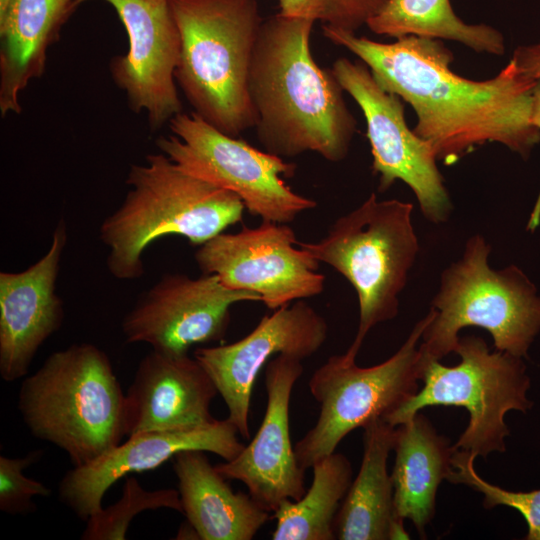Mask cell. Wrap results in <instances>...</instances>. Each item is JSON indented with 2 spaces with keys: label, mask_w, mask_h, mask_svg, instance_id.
Here are the masks:
<instances>
[{
  "label": "cell",
  "mask_w": 540,
  "mask_h": 540,
  "mask_svg": "<svg viewBox=\"0 0 540 540\" xmlns=\"http://www.w3.org/2000/svg\"><path fill=\"white\" fill-rule=\"evenodd\" d=\"M322 32L361 60L385 91L412 107L413 131L444 165L490 142L528 159L540 143L531 118L537 81L511 59L496 76L477 81L452 71L454 55L442 40L405 36L382 43L326 25Z\"/></svg>",
  "instance_id": "obj_1"
},
{
  "label": "cell",
  "mask_w": 540,
  "mask_h": 540,
  "mask_svg": "<svg viewBox=\"0 0 540 540\" xmlns=\"http://www.w3.org/2000/svg\"><path fill=\"white\" fill-rule=\"evenodd\" d=\"M90 0H78V4ZM122 22L129 48L111 62L115 83L126 92L135 112H145L157 129L181 113L175 84L180 57V35L168 3L147 0H102Z\"/></svg>",
  "instance_id": "obj_15"
},
{
  "label": "cell",
  "mask_w": 540,
  "mask_h": 540,
  "mask_svg": "<svg viewBox=\"0 0 540 540\" xmlns=\"http://www.w3.org/2000/svg\"><path fill=\"white\" fill-rule=\"evenodd\" d=\"M314 23L280 13L263 20L249 77L256 134L265 151L283 159L315 152L340 162L357 122L332 71L312 56Z\"/></svg>",
  "instance_id": "obj_2"
},
{
  "label": "cell",
  "mask_w": 540,
  "mask_h": 540,
  "mask_svg": "<svg viewBox=\"0 0 540 540\" xmlns=\"http://www.w3.org/2000/svg\"><path fill=\"white\" fill-rule=\"evenodd\" d=\"M476 458L467 451L455 449L453 470L447 480L464 484L484 495L483 506L492 509L508 506L517 510L527 524L525 540H540V489L528 492L509 491L483 480L474 469Z\"/></svg>",
  "instance_id": "obj_27"
},
{
  "label": "cell",
  "mask_w": 540,
  "mask_h": 540,
  "mask_svg": "<svg viewBox=\"0 0 540 540\" xmlns=\"http://www.w3.org/2000/svg\"><path fill=\"white\" fill-rule=\"evenodd\" d=\"M302 360L280 354L265 365L267 405L251 442L232 460L215 465L227 480L242 482L265 510L274 512L286 499L306 492L304 472L296 459L289 430V405Z\"/></svg>",
  "instance_id": "obj_17"
},
{
  "label": "cell",
  "mask_w": 540,
  "mask_h": 540,
  "mask_svg": "<svg viewBox=\"0 0 540 540\" xmlns=\"http://www.w3.org/2000/svg\"><path fill=\"white\" fill-rule=\"evenodd\" d=\"M510 59L522 74L540 81V41L517 46Z\"/></svg>",
  "instance_id": "obj_30"
},
{
  "label": "cell",
  "mask_w": 540,
  "mask_h": 540,
  "mask_svg": "<svg viewBox=\"0 0 540 540\" xmlns=\"http://www.w3.org/2000/svg\"><path fill=\"white\" fill-rule=\"evenodd\" d=\"M42 451H32L24 457L0 456V509L18 515L36 510L34 497H48L51 490L43 483L26 477L24 469L37 462Z\"/></svg>",
  "instance_id": "obj_29"
},
{
  "label": "cell",
  "mask_w": 540,
  "mask_h": 540,
  "mask_svg": "<svg viewBox=\"0 0 540 540\" xmlns=\"http://www.w3.org/2000/svg\"><path fill=\"white\" fill-rule=\"evenodd\" d=\"M161 508L183 512L178 490H146L135 477H128L119 500L106 508L102 507L86 520L81 539L124 540L129 525L137 514Z\"/></svg>",
  "instance_id": "obj_26"
},
{
  "label": "cell",
  "mask_w": 540,
  "mask_h": 540,
  "mask_svg": "<svg viewBox=\"0 0 540 540\" xmlns=\"http://www.w3.org/2000/svg\"><path fill=\"white\" fill-rule=\"evenodd\" d=\"M169 124L173 135L157 139L159 150L185 172L237 195L251 215L288 224L317 206L283 179L294 175L295 164L221 132L195 112H181Z\"/></svg>",
  "instance_id": "obj_10"
},
{
  "label": "cell",
  "mask_w": 540,
  "mask_h": 540,
  "mask_svg": "<svg viewBox=\"0 0 540 540\" xmlns=\"http://www.w3.org/2000/svg\"><path fill=\"white\" fill-rule=\"evenodd\" d=\"M153 4H166L168 3V0H147Z\"/></svg>",
  "instance_id": "obj_34"
},
{
  "label": "cell",
  "mask_w": 540,
  "mask_h": 540,
  "mask_svg": "<svg viewBox=\"0 0 540 540\" xmlns=\"http://www.w3.org/2000/svg\"><path fill=\"white\" fill-rule=\"evenodd\" d=\"M434 310L420 319L402 346L387 360L359 367L345 354L334 355L312 374L308 386L320 404L315 425L296 442L294 451L305 471L335 452L344 437L376 418L385 419L419 391L422 334Z\"/></svg>",
  "instance_id": "obj_9"
},
{
  "label": "cell",
  "mask_w": 540,
  "mask_h": 540,
  "mask_svg": "<svg viewBox=\"0 0 540 540\" xmlns=\"http://www.w3.org/2000/svg\"><path fill=\"white\" fill-rule=\"evenodd\" d=\"M67 240L60 219L38 261L20 272H0V376L6 382L26 376L40 346L62 326L56 281Z\"/></svg>",
  "instance_id": "obj_18"
},
{
  "label": "cell",
  "mask_w": 540,
  "mask_h": 540,
  "mask_svg": "<svg viewBox=\"0 0 540 540\" xmlns=\"http://www.w3.org/2000/svg\"><path fill=\"white\" fill-rule=\"evenodd\" d=\"M373 33L395 39L417 36L459 42L477 53L501 56L503 34L487 24H468L450 0H389L366 25Z\"/></svg>",
  "instance_id": "obj_24"
},
{
  "label": "cell",
  "mask_w": 540,
  "mask_h": 540,
  "mask_svg": "<svg viewBox=\"0 0 540 540\" xmlns=\"http://www.w3.org/2000/svg\"><path fill=\"white\" fill-rule=\"evenodd\" d=\"M295 245L290 226L262 221L257 227L216 235L198 246L194 258L203 274L217 275L230 289L258 294L275 311L324 290L320 262Z\"/></svg>",
  "instance_id": "obj_12"
},
{
  "label": "cell",
  "mask_w": 540,
  "mask_h": 540,
  "mask_svg": "<svg viewBox=\"0 0 540 540\" xmlns=\"http://www.w3.org/2000/svg\"><path fill=\"white\" fill-rule=\"evenodd\" d=\"M327 336L326 319L309 304L298 300L263 316L242 339L197 348L193 356L208 372L223 398L227 419L240 436L249 439L250 402L263 366L280 354L304 360L324 345Z\"/></svg>",
  "instance_id": "obj_14"
},
{
  "label": "cell",
  "mask_w": 540,
  "mask_h": 540,
  "mask_svg": "<svg viewBox=\"0 0 540 540\" xmlns=\"http://www.w3.org/2000/svg\"><path fill=\"white\" fill-rule=\"evenodd\" d=\"M124 400L107 354L83 342L51 353L22 381L18 410L34 437L79 467L122 442Z\"/></svg>",
  "instance_id": "obj_5"
},
{
  "label": "cell",
  "mask_w": 540,
  "mask_h": 540,
  "mask_svg": "<svg viewBox=\"0 0 540 540\" xmlns=\"http://www.w3.org/2000/svg\"><path fill=\"white\" fill-rule=\"evenodd\" d=\"M454 352L460 356L455 366L423 361L422 389L384 420L397 427L428 406L463 407L469 423L453 447L475 458L505 452V438L510 435L505 414L512 410L526 413L534 404L528 397L531 380L524 359L498 350L490 352L475 335L460 337Z\"/></svg>",
  "instance_id": "obj_8"
},
{
  "label": "cell",
  "mask_w": 540,
  "mask_h": 540,
  "mask_svg": "<svg viewBox=\"0 0 540 540\" xmlns=\"http://www.w3.org/2000/svg\"><path fill=\"white\" fill-rule=\"evenodd\" d=\"M258 301V294L230 289L214 274H166L139 295L122 320V333L127 343L185 355L194 345L224 338L233 305Z\"/></svg>",
  "instance_id": "obj_13"
},
{
  "label": "cell",
  "mask_w": 540,
  "mask_h": 540,
  "mask_svg": "<svg viewBox=\"0 0 540 540\" xmlns=\"http://www.w3.org/2000/svg\"><path fill=\"white\" fill-rule=\"evenodd\" d=\"M180 35L175 78L194 112L237 137L255 127L249 77L263 18L257 0H168Z\"/></svg>",
  "instance_id": "obj_4"
},
{
  "label": "cell",
  "mask_w": 540,
  "mask_h": 540,
  "mask_svg": "<svg viewBox=\"0 0 540 540\" xmlns=\"http://www.w3.org/2000/svg\"><path fill=\"white\" fill-rule=\"evenodd\" d=\"M491 250L486 238L475 234L461 257L442 272L431 301L434 316L419 344L423 361L454 352L459 331L470 326L487 330L496 350L529 357L540 333V293L517 265L492 268Z\"/></svg>",
  "instance_id": "obj_6"
},
{
  "label": "cell",
  "mask_w": 540,
  "mask_h": 540,
  "mask_svg": "<svg viewBox=\"0 0 540 540\" xmlns=\"http://www.w3.org/2000/svg\"><path fill=\"white\" fill-rule=\"evenodd\" d=\"M395 428L383 418L368 422L363 433V458L338 510L334 532L339 540H390L396 516L393 484L387 471Z\"/></svg>",
  "instance_id": "obj_23"
},
{
  "label": "cell",
  "mask_w": 540,
  "mask_h": 540,
  "mask_svg": "<svg viewBox=\"0 0 540 540\" xmlns=\"http://www.w3.org/2000/svg\"><path fill=\"white\" fill-rule=\"evenodd\" d=\"M533 124L540 129V81H537L532 96V114Z\"/></svg>",
  "instance_id": "obj_31"
},
{
  "label": "cell",
  "mask_w": 540,
  "mask_h": 540,
  "mask_svg": "<svg viewBox=\"0 0 540 540\" xmlns=\"http://www.w3.org/2000/svg\"><path fill=\"white\" fill-rule=\"evenodd\" d=\"M190 536H193L194 539H200L194 527L189 522H187V524L182 525L179 528L176 538L177 539H192Z\"/></svg>",
  "instance_id": "obj_32"
},
{
  "label": "cell",
  "mask_w": 540,
  "mask_h": 540,
  "mask_svg": "<svg viewBox=\"0 0 540 540\" xmlns=\"http://www.w3.org/2000/svg\"><path fill=\"white\" fill-rule=\"evenodd\" d=\"M173 459L182 513L201 540H251L269 519L249 493L233 491L205 451L185 450Z\"/></svg>",
  "instance_id": "obj_20"
},
{
  "label": "cell",
  "mask_w": 540,
  "mask_h": 540,
  "mask_svg": "<svg viewBox=\"0 0 540 540\" xmlns=\"http://www.w3.org/2000/svg\"><path fill=\"white\" fill-rule=\"evenodd\" d=\"M395 463L391 474L397 517L409 519L419 536L435 514L436 494L442 480L453 470L455 451L419 412L395 428Z\"/></svg>",
  "instance_id": "obj_22"
},
{
  "label": "cell",
  "mask_w": 540,
  "mask_h": 540,
  "mask_svg": "<svg viewBox=\"0 0 540 540\" xmlns=\"http://www.w3.org/2000/svg\"><path fill=\"white\" fill-rule=\"evenodd\" d=\"M238 434L226 418L201 427L131 435L94 461L67 471L59 483V499L86 521L102 508L106 491L122 477L153 470L185 450H202L230 461L244 448Z\"/></svg>",
  "instance_id": "obj_16"
},
{
  "label": "cell",
  "mask_w": 540,
  "mask_h": 540,
  "mask_svg": "<svg viewBox=\"0 0 540 540\" xmlns=\"http://www.w3.org/2000/svg\"><path fill=\"white\" fill-rule=\"evenodd\" d=\"M126 184L131 189L99 229L107 269L119 280L141 278L144 250L163 236L199 246L243 220L237 195L185 172L163 153L131 165Z\"/></svg>",
  "instance_id": "obj_3"
},
{
  "label": "cell",
  "mask_w": 540,
  "mask_h": 540,
  "mask_svg": "<svg viewBox=\"0 0 540 540\" xmlns=\"http://www.w3.org/2000/svg\"><path fill=\"white\" fill-rule=\"evenodd\" d=\"M279 12L288 17L320 21L322 25L357 32L389 0H277Z\"/></svg>",
  "instance_id": "obj_28"
},
{
  "label": "cell",
  "mask_w": 540,
  "mask_h": 540,
  "mask_svg": "<svg viewBox=\"0 0 540 540\" xmlns=\"http://www.w3.org/2000/svg\"><path fill=\"white\" fill-rule=\"evenodd\" d=\"M218 390L193 356L151 350L139 362L125 392V436L152 431L206 426Z\"/></svg>",
  "instance_id": "obj_19"
},
{
  "label": "cell",
  "mask_w": 540,
  "mask_h": 540,
  "mask_svg": "<svg viewBox=\"0 0 540 540\" xmlns=\"http://www.w3.org/2000/svg\"><path fill=\"white\" fill-rule=\"evenodd\" d=\"M331 71L363 113L378 191L385 192L402 181L429 222H446L453 205L437 157L430 144L408 127L403 100L385 91L361 60L338 58Z\"/></svg>",
  "instance_id": "obj_11"
},
{
  "label": "cell",
  "mask_w": 540,
  "mask_h": 540,
  "mask_svg": "<svg viewBox=\"0 0 540 540\" xmlns=\"http://www.w3.org/2000/svg\"><path fill=\"white\" fill-rule=\"evenodd\" d=\"M313 480L299 500L286 499L273 512V540H333L334 523L352 482V465L341 453H332L311 467Z\"/></svg>",
  "instance_id": "obj_25"
},
{
  "label": "cell",
  "mask_w": 540,
  "mask_h": 540,
  "mask_svg": "<svg viewBox=\"0 0 540 540\" xmlns=\"http://www.w3.org/2000/svg\"><path fill=\"white\" fill-rule=\"evenodd\" d=\"M78 0H11L0 17V110L20 113V94L46 65L48 47L58 39Z\"/></svg>",
  "instance_id": "obj_21"
},
{
  "label": "cell",
  "mask_w": 540,
  "mask_h": 540,
  "mask_svg": "<svg viewBox=\"0 0 540 540\" xmlns=\"http://www.w3.org/2000/svg\"><path fill=\"white\" fill-rule=\"evenodd\" d=\"M413 204L378 200L373 192L337 218L317 242H297L319 262L341 274L354 288L359 305L356 336L344 353L355 359L369 331L394 319L399 296L419 253L412 223Z\"/></svg>",
  "instance_id": "obj_7"
},
{
  "label": "cell",
  "mask_w": 540,
  "mask_h": 540,
  "mask_svg": "<svg viewBox=\"0 0 540 540\" xmlns=\"http://www.w3.org/2000/svg\"><path fill=\"white\" fill-rule=\"evenodd\" d=\"M10 3L11 0H0V17L6 13Z\"/></svg>",
  "instance_id": "obj_33"
}]
</instances>
